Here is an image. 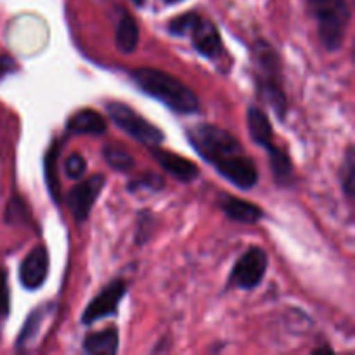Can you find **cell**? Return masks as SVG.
I'll return each instance as SVG.
<instances>
[{
    "instance_id": "1",
    "label": "cell",
    "mask_w": 355,
    "mask_h": 355,
    "mask_svg": "<svg viewBox=\"0 0 355 355\" xmlns=\"http://www.w3.org/2000/svg\"><path fill=\"white\" fill-rule=\"evenodd\" d=\"M187 139L194 151L236 187L252 189L259 182V170L255 163L231 132L203 123L189 128Z\"/></svg>"
},
{
    "instance_id": "2",
    "label": "cell",
    "mask_w": 355,
    "mask_h": 355,
    "mask_svg": "<svg viewBox=\"0 0 355 355\" xmlns=\"http://www.w3.org/2000/svg\"><path fill=\"white\" fill-rule=\"evenodd\" d=\"M132 80L142 92L175 113L193 114L200 111V99L196 94L170 73L153 68H137L132 71Z\"/></svg>"
},
{
    "instance_id": "3",
    "label": "cell",
    "mask_w": 355,
    "mask_h": 355,
    "mask_svg": "<svg viewBox=\"0 0 355 355\" xmlns=\"http://www.w3.org/2000/svg\"><path fill=\"white\" fill-rule=\"evenodd\" d=\"M252 61L259 96L272 107L279 120H284L288 101L283 90V66L279 54L266 40H259L252 47Z\"/></svg>"
},
{
    "instance_id": "4",
    "label": "cell",
    "mask_w": 355,
    "mask_h": 355,
    "mask_svg": "<svg viewBox=\"0 0 355 355\" xmlns=\"http://www.w3.org/2000/svg\"><path fill=\"white\" fill-rule=\"evenodd\" d=\"M307 9L318 21V33L326 51H338L350 23L349 0H307Z\"/></svg>"
},
{
    "instance_id": "5",
    "label": "cell",
    "mask_w": 355,
    "mask_h": 355,
    "mask_svg": "<svg viewBox=\"0 0 355 355\" xmlns=\"http://www.w3.org/2000/svg\"><path fill=\"white\" fill-rule=\"evenodd\" d=\"M106 111L118 128H121L125 134L130 135L132 139L141 142L146 148H156V146H159L165 141V135H163V132L156 125L146 120L144 116H141L137 111H134L127 104L107 103Z\"/></svg>"
},
{
    "instance_id": "6",
    "label": "cell",
    "mask_w": 355,
    "mask_h": 355,
    "mask_svg": "<svg viewBox=\"0 0 355 355\" xmlns=\"http://www.w3.org/2000/svg\"><path fill=\"white\" fill-rule=\"evenodd\" d=\"M267 253L259 246H252L239 257L229 276L227 286L238 290H255L267 272Z\"/></svg>"
},
{
    "instance_id": "7",
    "label": "cell",
    "mask_w": 355,
    "mask_h": 355,
    "mask_svg": "<svg viewBox=\"0 0 355 355\" xmlns=\"http://www.w3.org/2000/svg\"><path fill=\"white\" fill-rule=\"evenodd\" d=\"M104 184H106L104 175L97 173V175H92L87 180H83V182L76 184V186L66 194V205H68L73 218H75L78 224H83V222L89 218L90 210H92L94 203H96V200L99 198Z\"/></svg>"
},
{
    "instance_id": "8",
    "label": "cell",
    "mask_w": 355,
    "mask_h": 355,
    "mask_svg": "<svg viewBox=\"0 0 355 355\" xmlns=\"http://www.w3.org/2000/svg\"><path fill=\"white\" fill-rule=\"evenodd\" d=\"M127 293V281L125 279H114L87 305L83 311L82 322L83 324H92V322L101 321L104 318L114 315L118 311L121 298Z\"/></svg>"
},
{
    "instance_id": "9",
    "label": "cell",
    "mask_w": 355,
    "mask_h": 355,
    "mask_svg": "<svg viewBox=\"0 0 355 355\" xmlns=\"http://www.w3.org/2000/svg\"><path fill=\"white\" fill-rule=\"evenodd\" d=\"M187 37H191L194 49L203 58L210 59V61L218 62L222 59V55H225V49L224 44H222V38L217 26L211 21L203 19L200 14L196 16L194 23L191 24L189 31H187Z\"/></svg>"
},
{
    "instance_id": "10",
    "label": "cell",
    "mask_w": 355,
    "mask_h": 355,
    "mask_svg": "<svg viewBox=\"0 0 355 355\" xmlns=\"http://www.w3.org/2000/svg\"><path fill=\"white\" fill-rule=\"evenodd\" d=\"M49 276V252L45 246H35L19 267V281L26 290H38Z\"/></svg>"
},
{
    "instance_id": "11",
    "label": "cell",
    "mask_w": 355,
    "mask_h": 355,
    "mask_svg": "<svg viewBox=\"0 0 355 355\" xmlns=\"http://www.w3.org/2000/svg\"><path fill=\"white\" fill-rule=\"evenodd\" d=\"M151 155L166 173L175 177L180 182H193L200 175L198 165H194L191 159L184 158V156L177 155V153L166 151V149L156 146V148H151Z\"/></svg>"
},
{
    "instance_id": "12",
    "label": "cell",
    "mask_w": 355,
    "mask_h": 355,
    "mask_svg": "<svg viewBox=\"0 0 355 355\" xmlns=\"http://www.w3.org/2000/svg\"><path fill=\"white\" fill-rule=\"evenodd\" d=\"M218 207L231 220L241 222V224H257L263 217L262 208L253 205L252 201L239 200L231 194H220Z\"/></svg>"
},
{
    "instance_id": "13",
    "label": "cell",
    "mask_w": 355,
    "mask_h": 355,
    "mask_svg": "<svg viewBox=\"0 0 355 355\" xmlns=\"http://www.w3.org/2000/svg\"><path fill=\"white\" fill-rule=\"evenodd\" d=\"M106 128L107 125L103 114L96 110H90V107L80 110L78 113L73 114L66 125V130L69 134L78 135H103Z\"/></svg>"
},
{
    "instance_id": "14",
    "label": "cell",
    "mask_w": 355,
    "mask_h": 355,
    "mask_svg": "<svg viewBox=\"0 0 355 355\" xmlns=\"http://www.w3.org/2000/svg\"><path fill=\"white\" fill-rule=\"evenodd\" d=\"M246 123H248L250 135L255 144L262 146L263 149H269L274 144L272 125L263 110H260L259 106H250L246 113Z\"/></svg>"
},
{
    "instance_id": "15",
    "label": "cell",
    "mask_w": 355,
    "mask_h": 355,
    "mask_svg": "<svg viewBox=\"0 0 355 355\" xmlns=\"http://www.w3.org/2000/svg\"><path fill=\"white\" fill-rule=\"evenodd\" d=\"M83 350L90 355H113L118 352L116 328L92 333L83 340Z\"/></svg>"
},
{
    "instance_id": "16",
    "label": "cell",
    "mask_w": 355,
    "mask_h": 355,
    "mask_svg": "<svg viewBox=\"0 0 355 355\" xmlns=\"http://www.w3.org/2000/svg\"><path fill=\"white\" fill-rule=\"evenodd\" d=\"M266 151L267 155H269V163L270 170H272L274 180H276L279 186H290V184H293V163H291L288 153L283 151L281 148H277L276 144H272L269 149H266Z\"/></svg>"
},
{
    "instance_id": "17",
    "label": "cell",
    "mask_w": 355,
    "mask_h": 355,
    "mask_svg": "<svg viewBox=\"0 0 355 355\" xmlns=\"http://www.w3.org/2000/svg\"><path fill=\"white\" fill-rule=\"evenodd\" d=\"M139 45V24L128 12L121 14L116 26V47L123 54H132Z\"/></svg>"
},
{
    "instance_id": "18",
    "label": "cell",
    "mask_w": 355,
    "mask_h": 355,
    "mask_svg": "<svg viewBox=\"0 0 355 355\" xmlns=\"http://www.w3.org/2000/svg\"><path fill=\"white\" fill-rule=\"evenodd\" d=\"M51 311H52V305H42V307H38L37 311H33L30 315H28L26 322L23 324V329H21L19 336H17V342H16L17 349H24V347H28L30 343H33V340L37 338L38 331L42 329L45 319H47V315L51 314Z\"/></svg>"
},
{
    "instance_id": "19",
    "label": "cell",
    "mask_w": 355,
    "mask_h": 355,
    "mask_svg": "<svg viewBox=\"0 0 355 355\" xmlns=\"http://www.w3.org/2000/svg\"><path fill=\"white\" fill-rule=\"evenodd\" d=\"M59 155V142L54 141V144L49 149L47 156H45V179H47L49 193L54 198L55 203H59V180H58V170H55V162H58Z\"/></svg>"
},
{
    "instance_id": "20",
    "label": "cell",
    "mask_w": 355,
    "mask_h": 355,
    "mask_svg": "<svg viewBox=\"0 0 355 355\" xmlns=\"http://www.w3.org/2000/svg\"><path fill=\"white\" fill-rule=\"evenodd\" d=\"M340 180H342L343 193L349 198V201H352L355 193V151L352 146L347 149L345 158H343L342 170H340Z\"/></svg>"
},
{
    "instance_id": "21",
    "label": "cell",
    "mask_w": 355,
    "mask_h": 355,
    "mask_svg": "<svg viewBox=\"0 0 355 355\" xmlns=\"http://www.w3.org/2000/svg\"><path fill=\"white\" fill-rule=\"evenodd\" d=\"M103 155L104 159L107 162V165H110L111 168L118 170V172H130L135 165L134 158H132L125 149L114 148V146H106V148L103 149Z\"/></svg>"
},
{
    "instance_id": "22",
    "label": "cell",
    "mask_w": 355,
    "mask_h": 355,
    "mask_svg": "<svg viewBox=\"0 0 355 355\" xmlns=\"http://www.w3.org/2000/svg\"><path fill=\"white\" fill-rule=\"evenodd\" d=\"M163 187H165V179L158 173H144V175L128 184L130 193H141V191H144V193H148V191L149 193H158V191H163Z\"/></svg>"
},
{
    "instance_id": "23",
    "label": "cell",
    "mask_w": 355,
    "mask_h": 355,
    "mask_svg": "<svg viewBox=\"0 0 355 355\" xmlns=\"http://www.w3.org/2000/svg\"><path fill=\"white\" fill-rule=\"evenodd\" d=\"M24 217H28L26 214V205L21 198L14 196L12 200L9 201L7 205V214H6V220L9 224H23Z\"/></svg>"
},
{
    "instance_id": "24",
    "label": "cell",
    "mask_w": 355,
    "mask_h": 355,
    "mask_svg": "<svg viewBox=\"0 0 355 355\" xmlns=\"http://www.w3.org/2000/svg\"><path fill=\"white\" fill-rule=\"evenodd\" d=\"M64 172L69 179H82L87 172V163L82 155H69L64 162Z\"/></svg>"
},
{
    "instance_id": "25",
    "label": "cell",
    "mask_w": 355,
    "mask_h": 355,
    "mask_svg": "<svg viewBox=\"0 0 355 355\" xmlns=\"http://www.w3.org/2000/svg\"><path fill=\"white\" fill-rule=\"evenodd\" d=\"M10 311V291L6 270L0 269V315L7 318Z\"/></svg>"
},
{
    "instance_id": "26",
    "label": "cell",
    "mask_w": 355,
    "mask_h": 355,
    "mask_svg": "<svg viewBox=\"0 0 355 355\" xmlns=\"http://www.w3.org/2000/svg\"><path fill=\"white\" fill-rule=\"evenodd\" d=\"M16 69H17V62L14 61L10 55H7V54L0 55V78L7 76L9 73H14Z\"/></svg>"
},
{
    "instance_id": "27",
    "label": "cell",
    "mask_w": 355,
    "mask_h": 355,
    "mask_svg": "<svg viewBox=\"0 0 355 355\" xmlns=\"http://www.w3.org/2000/svg\"><path fill=\"white\" fill-rule=\"evenodd\" d=\"M321 352H333V349H331V347L326 345V347H322V349H315L314 350V354H321Z\"/></svg>"
},
{
    "instance_id": "28",
    "label": "cell",
    "mask_w": 355,
    "mask_h": 355,
    "mask_svg": "<svg viewBox=\"0 0 355 355\" xmlns=\"http://www.w3.org/2000/svg\"><path fill=\"white\" fill-rule=\"evenodd\" d=\"M165 3H177V2H182V0H163Z\"/></svg>"
},
{
    "instance_id": "29",
    "label": "cell",
    "mask_w": 355,
    "mask_h": 355,
    "mask_svg": "<svg viewBox=\"0 0 355 355\" xmlns=\"http://www.w3.org/2000/svg\"><path fill=\"white\" fill-rule=\"evenodd\" d=\"M135 3H137V6H142V3H144V0H134Z\"/></svg>"
}]
</instances>
